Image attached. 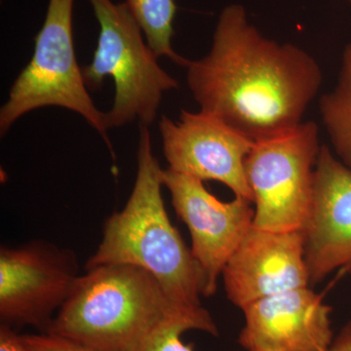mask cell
I'll return each instance as SVG.
<instances>
[{"label": "cell", "mask_w": 351, "mask_h": 351, "mask_svg": "<svg viewBox=\"0 0 351 351\" xmlns=\"http://www.w3.org/2000/svg\"><path fill=\"white\" fill-rule=\"evenodd\" d=\"M200 308L176 306L147 270L103 265L80 276L46 332L94 351H136L166 321Z\"/></svg>", "instance_id": "obj_3"}, {"label": "cell", "mask_w": 351, "mask_h": 351, "mask_svg": "<svg viewBox=\"0 0 351 351\" xmlns=\"http://www.w3.org/2000/svg\"><path fill=\"white\" fill-rule=\"evenodd\" d=\"M137 176L125 206L108 217L103 239L85 269L112 263L136 265L154 276L173 304L202 307L204 277L164 205L162 168L149 127L140 125Z\"/></svg>", "instance_id": "obj_2"}, {"label": "cell", "mask_w": 351, "mask_h": 351, "mask_svg": "<svg viewBox=\"0 0 351 351\" xmlns=\"http://www.w3.org/2000/svg\"><path fill=\"white\" fill-rule=\"evenodd\" d=\"M324 351H351V320L339 330L331 345Z\"/></svg>", "instance_id": "obj_18"}, {"label": "cell", "mask_w": 351, "mask_h": 351, "mask_svg": "<svg viewBox=\"0 0 351 351\" xmlns=\"http://www.w3.org/2000/svg\"><path fill=\"white\" fill-rule=\"evenodd\" d=\"M245 351H324L334 339L332 308L311 287L295 289L241 309Z\"/></svg>", "instance_id": "obj_12"}, {"label": "cell", "mask_w": 351, "mask_h": 351, "mask_svg": "<svg viewBox=\"0 0 351 351\" xmlns=\"http://www.w3.org/2000/svg\"><path fill=\"white\" fill-rule=\"evenodd\" d=\"M320 149L319 128L313 121L254 142L245 164L255 204L254 226L304 230L313 206Z\"/></svg>", "instance_id": "obj_6"}, {"label": "cell", "mask_w": 351, "mask_h": 351, "mask_svg": "<svg viewBox=\"0 0 351 351\" xmlns=\"http://www.w3.org/2000/svg\"><path fill=\"white\" fill-rule=\"evenodd\" d=\"M23 339L32 351H94L54 335H24Z\"/></svg>", "instance_id": "obj_16"}, {"label": "cell", "mask_w": 351, "mask_h": 351, "mask_svg": "<svg viewBox=\"0 0 351 351\" xmlns=\"http://www.w3.org/2000/svg\"><path fill=\"white\" fill-rule=\"evenodd\" d=\"M0 351H32L12 328L0 326Z\"/></svg>", "instance_id": "obj_17"}, {"label": "cell", "mask_w": 351, "mask_h": 351, "mask_svg": "<svg viewBox=\"0 0 351 351\" xmlns=\"http://www.w3.org/2000/svg\"><path fill=\"white\" fill-rule=\"evenodd\" d=\"M302 232L311 286L338 270L351 276V169L327 145H321Z\"/></svg>", "instance_id": "obj_11"}, {"label": "cell", "mask_w": 351, "mask_h": 351, "mask_svg": "<svg viewBox=\"0 0 351 351\" xmlns=\"http://www.w3.org/2000/svg\"><path fill=\"white\" fill-rule=\"evenodd\" d=\"M189 331L219 336V328L204 307L174 316L152 332L136 351H195L193 345L184 343L182 335Z\"/></svg>", "instance_id": "obj_15"}, {"label": "cell", "mask_w": 351, "mask_h": 351, "mask_svg": "<svg viewBox=\"0 0 351 351\" xmlns=\"http://www.w3.org/2000/svg\"><path fill=\"white\" fill-rule=\"evenodd\" d=\"M320 112L335 152L351 169V44L343 50L336 87L321 98Z\"/></svg>", "instance_id": "obj_13"}, {"label": "cell", "mask_w": 351, "mask_h": 351, "mask_svg": "<svg viewBox=\"0 0 351 351\" xmlns=\"http://www.w3.org/2000/svg\"><path fill=\"white\" fill-rule=\"evenodd\" d=\"M221 277L228 301L240 309L263 298L311 287L304 232L252 226Z\"/></svg>", "instance_id": "obj_10"}, {"label": "cell", "mask_w": 351, "mask_h": 351, "mask_svg": "<svg viewBox=\"0 0 351 351\" xmlns=\"http://www.w3.org/2000/svg\"><path fill=\"white\" fill-rule=\"evenodd\" d=\"M164 156L171 170L228 186L234 197L253 203L245 164L254 142L209 113L182 110L174 121L158 122Z\"/></svg>", "instance_id": "obj_9"}, {"label": "cell", "mask_w": 351, "mask_h": 351, "mask_svg": "<svg viewBox=\"0 0 351 351\" xmlns=\"http://www.w3.org/2000/svg\"><path fill=\"white\" fill-rule=\"evenodd\" d=\"M73 251L36 240L0 249V320L47 332L80 278Z\"/></svg>", "instance_id": "obj_7"}, {"label": "cell", "mask_w": 351, "mask_h": 351, "mask_svg": "<svg viewBox=\"0 0 351 351\" xmlns=\"http://www.w3.org/2000/svg\"><path fill=\"white\" fill-rule=\"evenodd\" d=\"M161 177L176 213L191 233V253L204 277L203 297H211L226 263L253 226V203L242 197L219 200L204 182L170 168Z\"/></svg>", "instance_id": "obj_8"}, {"label": "cell", "mask_w": 351, "mask_h": 351, "mask_svg": "<svg viewBox=\"0 0 351 351\" xmlns=\"http://www.w3.org/2000/svg\"><path fill=\"white\" fill-rule=\"evenodd\" d=\"M149 47L157 57H166L179 66H189V60L180 56L172 47L177 4L175 0H125Z\"/></svg>", "instance_id": "obj_14"}, {"label": "cell", "mask_w": 351, "mask_h": 351, "mask_svg": "<svg viewBox=\"0 0 351 351\" xmlns=\"http://www.w3.org/2000/svg\"><path fill=\"white\" fill-rule=\"evenodd\" d=\"M186 69L200 110L253 142L302 123L322 83L313 56L265 38L239 4L221 11L211 50Z\"/></svg>", "instance_id": "obj_1"}, {"label": "cell", "mask_w": 351, "mask_h": 351, "mask_svg": "<svg viewBox=\"0 0 351 351\" xmlns=\"http://www.w3.org/2000/svg\"><path fill=\"white\" fill-rule=\"evenodd\" d=\"M75 0H49L43 27L34 38L32 60L14 82L0 110V134L5 135L25 113L60 107L78 113L113 154L105 112L95 106L76 60L73 40Z\"/></svg>", "instance_id": "obj_5"}, {"label": "cell", "mask_w": 351, "mask_h": 351, "mask_svg": "<svg viewBox=\"0 0 351 351\" xmlns=\"http://www.w3.org/2000/svg\"><path fill=\"white\" fill-rule=\"evenodd\" d=\"M100 25L98 45L91 64L82 69L87 88L98 90L108 76L114 82L112 108L105 113L108 129L138 120L154 123L163 95L178 89L179 82L159 66L158 57L125 2L88 0Z\"/></svg>", "instance_id": "obj_4"}]
</instances>
